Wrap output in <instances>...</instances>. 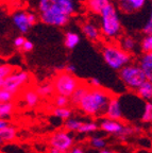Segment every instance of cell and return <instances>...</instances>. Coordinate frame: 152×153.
I'll list each match as a JSON object with an SVG mask.
<instances>
[{
  "label": "cell",
  "instance_id": "obj_1",
  "mask_svg": "<svg viewBox=\"0 0 152 153\" xmlns=\"http://www.w3.org/2000/svg\"><path fill=\"white\" fill-rule=\"evenodd\" d=\"M77 0H38V18L43 24L62 28L77 13Z\"/></svg>",
  "mask_w": 152,
  "mask_h": 153
},
{
  "label": "cell",
  "instance_id": "obj_2",
  "mask_svg": "<svg viewBox=\"0 0 152 153\" xmlns=\"http://www.w3.org/2000/svg\"><path fill=\"white\" fill-rule=\"evenodd\" d=\"M113 94L100 87H88L77 108L87 116L99 117L104 115L105 108Z\"/></svg>",
  "mask_w": 152,
  "mask_h": 153
},
{
  "label": "cell",
  "instance_id": "obj_3",
  "mask_svg": "<svg viewBox=\"0 0 152 153\" xmlns=\"http://www.w3.org/2000/svg\"><path fill=\"white\" fill-rule=\"evenodd\" d=\"M99 29L101 36L107 42H117L122 35L124 29L121 24L119 11L113 2L109 3L99 14Z\"/></svg>",
  "mask_w": 152,
  "mask_h": 153
},
{
  "label": "cell",
  "instance_id": "obj_4",
  "mask_svg": "<svg viewBox=\"0 0 152 153\" xmlns=\"http://www.w3.org/2000/svg\"><path fill=\"white\" fill-rule=\"evenodd\" d=\"M101 55L105 64L113 70L121 69L132 62V54L124 51L116 42H107L101 46Z\"/></svg>",
  "mask_w": 152,
  "mask_h": 153
},
{
  "label": "cell",
  "instance_id": "obj_5",
  "mask_svg": "<svg viewBox=\"0 0 152 153\" xmlns=\"http://www.w3.org/2000/svg\"><path fill=\"white\" fill-rule=\"evenodd\" d=\"M119 71V79L126 85L128 89L135 91L144 82L147 80L145 74L140 67L135 63H129L124 66Z\"/></svg>",
  "mask_w": 152,
  "mask_h": 153
},
{
  "label": "cell",
  "instance_id": "obj_6",
  "mask_svg": "<svg viewBox=\"0 0 152 153\" xmlns=\"http://www.w3.org/2000/svg\"><path fill=\"white\" fill-rule=\"evenodd\" d=\"M82 83L74 74H69L66 71H61L54 76L52 81L54 94L70 97L75 89Z\"/></svg>",
  "mask_w": 152,
  "mask_h": 153
},
{
  "label": "cell",
  "instance_id": "obj_7",
  "mask_svg": "<svg viewBox=\"0 0 152 153\" xmlns=\"http://www.w3.org/2000/svg\"><path fill=\"white\" fill-rule=\"evenodd\" d=\"M30 81H31V74L29 72L15 69L3 80L2 87L15 95H18L19 91H22L30 83Z\"/></svg>",
  "mask_w": 152,
  "mask_h": 153
},
{
  "label": "cell",
  "instance_id": "obj_8",
  "mask_svg": "<svg viewBox=\"0 0 152 153\" xmlns=\"http://www.w3.org/2000/svg\"><path fill=\"white\" fill-rule=\"evenodd\" d=\"M38 17L35 13L27 12L24 10H18L12 15V20L15 28L22 34H26L30 31V29L36 24Z\"/></svg>",
  "mask_w": 152,
  "mask_h": 153
},
{
  "label": "cell",
  "instance_id": "obj_9",
  "mask_svg": "<svg viewBox=\"0 0 152 153\" xmlns=\"http://www.w3.org/2000/svg\"><path fill=\"white\" fill-rule=\"evenodd\" d=\"M49 145L51 148L61 150L62 152L67 153L75 145V138L70 132L67 131H55L49 136Z\"/></svg>",
  "mask_w": 152,
  "mask_h": 153
},
{
  "label": "cell",
  "instance_id": "obj_10",
  "mask_svg": "<svg viewBox=\"0 0 152 153\" xmlns=\"http://www.w3.org/2000/svg\"><path fill=\"white\" fill-rule=\"evenodd\" d=\"M148 0H115L114 4L119 12L124 14H133L143 10Z\"/></svg>",
  "mask_w": 152,
  "mask_h": 153
},
{
  "label": "cell",
  "instance_id": "obj_11",
  "mask_svg": "<svg viewBox=\"0 0 152 153\" xmlns=\"http://www.w3.org/2000/svg\"><path fill=\"white\" fill-rule=\"evenodd\" d=\"M104 117L109 118V119L116 120V121L122 120L124 115H122L120 100H119L118 97L112 95V97L110 98L109 103H107V108H105V112H104Z\"/></svg>",
  "mask_w": 152,
  "mask_h": 153
},
{
  "label": "cell",
  "instance_id": "obj_12",
  "mask_svg": "<svg viewBox=\"0 0 152 153\" xmlns=\"http://www.w3.org/2000/svg\"><path fill=\"white\" fill-rule=\"evenodd\" d=\"M81 32L90 42L96 43L101 38V32H100L99 26L92 20H86V22L81 24Z\"/></svg>",
  "mask_w": 152,
  "mask_h": 153
},
{
  "label": "cell",
  "instance_id": "obj_13",
  "mask_svg": "<svg viewBox=\"0 0 152 153\" xmlns=\"http://www.w3.org/2000/svg\"><path fill=\"white\" fill-rule=\"evenodd\" d=\"M99 129L101 131L105 132L107 134H111V135H115V136H118L120 132L124 129V124L119 121L113 119H109V118H104L100 121Z\"/></svg>",
  "mask_w": 152,
  "mask_h": 153
},
{
  "label": "cell",
  "instance_id": "obj_14",
  "mask_svg": "<svg viewBox=\"0 0 152 153\" xmlns=\"http://www.w3.org/2000/svg\"><path fill=\"white\" fill-rule=\"evenodd\" d=\"M22 101L26 104V106L30 108H36L40 102V97L38 96L37 91H35V88H28V87H25L22 89Z\"/></svg>",
  "mask_w": 152,
  "mask_h": 153
},
{
  "label": "cell",
  "instance_id": "obj_15",
  "mask_svg": "<svg viewBox=\"0 0 152 153\" xmlns=\"http://www.w3.org/2000/svg\"><path fill=\"white\" fill-rule=\"evenodd\" d=\"M137 65L144 71L147 80L152 81V52L143 53L138 57Z\"/></svg>",
  "mask_w": 152,
  "mask_h": 153
},
{
  "label": "cell",
  "instance_id": "obj_16",
  "mask_svg": "<svg viewBox=\"0 0 152 153\" xmlns=\"http://www.w3.org/2000/svg\"><path fill=\"white\" fill-rule=\"evenodd\" d=\"M117 41H118V45L127 52L134 54L137 51L138 42L134 36L129 35V34L128 35H121Z\"/></svg>",
  "mask_w": 152,
  "mask_h": 153
},
{
  "label": "cell",
  "instance_id": "obj_17",
  "mask_svg": "<svg viewBox=\"0 0 152 153\" xmlns=\"http://www.w3.org/2000/svg\"><path fill=\"white\" fill-rule=\"evenodd\" d=\"M111 2L112 0H85V5L89 13L99 15L100 12Z\"/></svg>",
  "mask_w": 152,
  "mask_h": 153
},
{
  "label": "cell",
  "instance_id": "obj_18",
  "mask_svg": "<svg viewBox=\"0 0 152 153\" xmlns=\"http://www.w3.org/2000/svg\"><path fill=\"white\" fill-rule=\"evenodd\" d=\"M88 87H89V85H88L87 83L82 82V83H81L80 85L75 89V91L72 94V96L69 97V103H70L72 106L77 108L78 104H79V102H80V100L84 96V94H85L86 91L88 89Z\"/></svg>",
  "mask_w": 152,
  "mask_h": 153
},
{
  "label": "cell",
  "instance_id": "obj_19",
  "mask_svg": "<svg viewBox=\"0 0 152 153\" xmlns=\"http://www.w3.org/2000/svg\"><path fill=\"white\" fill-rule=\"evenodd\" d=\"M17 137V130L13 126H7L0 130V143H12Z\"/></svg>",
  "mask_w": 152,
  "mask_h": 153
},
{
  "label": "cell",
  "instance_id": "obj_20",
  "mask_svg": "<svg viewBox=\"0 0 152 153\" xmlns=\"http://www.w3.org/2000/svg\"><path fill=\"white\" fill-rule=\"evenodd\" d=\"M81 42V36L79 33L75 31H67L64 35V45L67 49L72 50L75 49L77 46L80 44Z\"/></svg>",
  "mask_w": 152,
  "mask_h": 153
},
{
  "label": "cell",
  "instance_id": "obj_21",
  "mask_svg": "<svg viewBox=\"0 0 152 153\" xmlns=\"http://www.w3.org/2000/svg\"><path fill=\"white\" fill-rule=\"evenodd\" d=\"M136 94L139 98L144 99L146 101H151L152 99V82L149 80H146L142 85L136 89Z\"/></svg>",
  "mask_w": 152,
  "mask_h": 153
},
{
  "label": "cell",
  "instance_id": "obj_22",
  "mask_svg": "<svg viewBox=\"0 0 152 153\" xmlns=\"http://www.w3.org/2000/svg\"><path fill=\"white\" fill-rule=\"evenodd\" d=\"M16 103L14 101L11 102H0V118L7 119L15 113Z\"/></svg>",
  "mask_w": 152,
  "mask_h": 153
},
{
  "label": "cell",
  "instance_id": "obj_23",
  "mask_svg": "<svg viewBox=\"0 0 152 153\" xmlns=\"http://www.w3.org/2000/svg\"><path fill=\"white\" fill-rule=\"evenodd\" d=\"M35 91H37L38 96L40 98H47V97H51V96L54 94V89H53L52 83L50 82H45V83H42L35 87Z\"/></svg>",
  "mask_w": 152,
  "mask_h": 153
},
{
  "label": "cell",
  "instance_id": "obj_24",
  "mask_svg": "<svg viewBox=\"0 0 152 153\" xmlns=\"http://www.w3.org/2000/svg\"><path fill=\"white\" fill-rule=\"evenodd\" d=\"M53 116L60 118L62 120H66L72 116V110L68 106H64V108H55L52 111Z\"/></svg>",
  "mask_w": 152,
  "mask_h": 153
},
{
  "label": "cell",
  "instance_id": "obj_25",
  "mask_svg": "<svg viewBox=\"0 0 152 153\" xmlns=\"http://www.w3.org/2000/svg\"><path fill=\"white\" fill-rule=\"evenodd\" d=\"M82 123H83V121L70 117V118H68V119H66V121H65L64 130L67 132H77Z\"/></svg>",
  "mask_w": 152,
  "mask_h": 153
},
{
  "label": "cell",
  "instance_id": "obj_26",
  "mask_svg": "<svg viewBox=\"0 0 152 153\" xmlns=\"http://www.w3.org/2000/svg\"><path fill=\"white\" fill-rule=\"evenodd\" d=\"M138 46L143 53L152 52V34H147L144 36Z\"/></svg>",
  "mask_w": 152,
  "mask_h": 153
},
{
  "label": "cell",
  "instance_id": "obj_27",
  "mask_svg": "<svg viewBox=\"0 0 152 153\" xmlns=\"http://www.w3.org/2000/svg\"><path fill=\"white\" fill-rule=\"evenodd\" d=\"M99 129V126H98L97 122H83L81 124V127L78 129V133H82V134H88V133H93L96 132Z\"/></svg>",
  "mask_w": 152,
  "mask_h": 153
},
{
  "label": "cell",
  "instance_id": "obj_28",
  "mask_svg": "<svg viewBox=\"0 0 152 153\" xmlns=\"http://www.w3.org/2000/svg\"><path fill=\"white\" fill-rule=\"evenodd\" d=\"M152 121V103L151 101H146L144 113L142 115V122L144 123H151Z\"/></svg>",
  "mask_w": 152,
  "mask_h": 153
},
{
  "label": "cell",
  "instance_id": "obj_29",
  "mask_svg": "<svg viewBox=\"0 0 152 153\" xmlns=\"http://www.w3.org/2000/svg\"><path fill=\"white\" fill-rule=\"evenodd\" d=\"M16 96L17 95L11 93L7 89L0 87V102H11V101H14L16 99Z\"/></svg>",
  "mask_w": 152,
  "mask_h": 153
},
{
  "label": "cell",
  "instance_id": "obj_30",
  "mask_svg": "<svg viewBox=\"0 0 152 153\" xmlns=\"http://www.w3.org/2000/svg\"><path fill=\"white\" fill-rule=\"evenodd\" d=\"M16 69L15 67L9 64H0V80H4L7 76L12 74L14 70Z\"/></svg>",
  "mask_w": 152,
  "mask_h": 153
},
{
  "label": "cell",
  "instance_id": "obj_31",
  "mask_svg": "<svg viewBox=\"0 0 152 153\" xmlns=\"http://www.w3.org/2000/svg\"><path fill=\"white\" fill-rule=\"evenodd\" d=\"M53 102H54L55 108H64V106H68L69 105V98L66 97V96L57 95V94H55Z\"/></svg>",
  "mask_w": 152,
  "mask_h": 153
},
{
  "label": "cell",
  "instance_id": "obj_32",
  "mask_svg": "<svg viewBox=\"0 0 152 153\" xmlns=\"http://www.w3.org/2000/svg\"><path fill=\"white\" fill-rule=\"evenodd\" d=\"M90 145H92V147H94V148L101 150V149H104L105 147H107V141H105V139L102 138V137L95 136L90 138Z\"/></svg>",
  "mask_w": 152,
  "mask_h": 153
},
{
  "label": "cell",
  "instance_id": "obj_33",
  "mask_svg": "<svg viewBox=\"0 0 152 153\" xmlns=\"http://www.w3.org/2000/svg\"><path fill=\"white\" fill-rule=\"evenodd\" d=\"M142 31L145 35L147 34H152V16L150 15L149 18L147 19V22L144 24L143 29H142Z\"/></svg>",
  "mask_w": 152,
  "mask_h": 153
},
{
  "label": "cell",
  "instance_id": "obj_34",
  "mask_svg": "<svg viewBox=\"0 0 152 153\" xmlns=\"http://www.w3.org/2000/svg\"><path fill=\"white\" fill-rule=\"evenodd\" d=\"M33 48H34V44L32 43L30 39H27L26 38V41L24 42V44H22L20 49H22L24 52H30V51L33 50Z\"/></svg>",
  "mask_w": 152,
  "mask_h": 153
},
{
  "label": "cell",
  "instance_id": "obj_35",
  "mask_svg": "<svg viewBox=\"0 0 152 153\" xmlns=\"http://www.w3.org/2000/svg\"><path fill=\"white\" fill-rule=\"evenodd\" d=\"M25 41H26V38H25L24 36H17L14 41H13V46H14L15 48H17V49H20Z\"/></svg>",
  "mask_w": 152,
  "mask_h": 153
},
{
  "label": "cell",
  "instance_id": "obj_36",
  "mask_svg": "<svg viewBox=\"0 0 152 153\" xmlns=\"http://www.w3.org/2000/svg\"><path fill=\"white\" fill-rule=\"evenodd\" d=\"M90 87H100L101 86V82H100L99 79L97 78H92V79L88 80V82H86Z\"/></svg>",
  "mask_w": 152,
  "mask_h": 153
},
{
  "label": "cell",
  "instance_id": "obj_37",
  "mask_svg": "<svg viewBox=\"0 0 152 153\" xmlns=\"http://www.w3.org/2000/svg\"><path fill=\"white\" fill-rule=\"evenodd\" d=\"M76 70H77V68H76V66H75L74 64H68L64 68V71L69 72V74H75V72H76Z\"/></svg>",
  "mask_w": 152,
  "mask_h": 153
},
{
  "label": "cell",
  "instance_id": "obj_38",
  "mask_svg": "<svg viewBox=\"0 0 152 153\" xmlns=\"http://www.w3.org/2000/svg\"><path fill=\"white\" fill-rule=\"evenodd\" d=\"M67 153H85V152H84V150L81 147H75V148L72 147Z\"/></svg>",
  "mask_w": 152,
  "mask_h": 153
},
{
  "label": "cell",
  "instance_id": "obj_39",
  "mask_svg": "<svg viewBox=\"0 0 152 153\" xmlns=\"http://www.w3.org/2000/svg\"><path fill=\"white\" fill-rule=\"evenodd\" d=\"M10 126V121L7 119H2V118H0V130L3 129V128L7 127Z\"/></svg>",
  "mask_w": 152,
  "mask_h": 153
},
{
  "label": "cell",
  "instance_id": "obj_40",
  "mask_svg": "<svg viewBox=\"0 0 152 153\" xmlns=\"http://www.w3.org/2000/svg\"><path fill=\"white\" fill-rule=\"evenodd\" d=\"M99 153H117L115 152V151H112V150H107V149H101V150L99 151Z\"/></svg>",
  "mask_w": 152,
  "mask_h": 153
},
{
  "label": "cell",
  "instance_id": "obj_41",
  "mask_svg": "<svg viewBox=\"0 0 152 153\" xmlns=\"http://www.w3.org/2000/svg\"><path fill=\"white\" fill-rule=\"evenodd\" d=\"M50 153H64V152H62V151L59 150V149L51 148V149H50Z\"/></svg>",
  "mask_w": 152,
  "mask_h": 153
},
{
  "label": "cell",
  "instance_id": "obj_42",
  "mask_svg": "<svg viewBox=\"0 0 152 153\" xmlns=\"http://www.w3.org/2000/svg\"><path fill=\"white\" fill-rule=\"evenodd\" d=\"M2 80H0V87H2Z\"/></svg>",
  "mask_w": 152,
  "mask_h": 153
},
{
  "label": "cell",
  "instance_id": "obj_43",
  "mask_svg": "<svg viewBox=\"0 0 152 153\" xmlns=\"http://www.w3.org/2000/svg\"><path fill=\"white\" fill-rule=\"evenodd\" d=\"M5 1H7V2H13V1H15V0H5Z\"/></svg>",
  "mask_w": 152,
  "mask_h": 153
},
{
  "label": "cell",
  "instance_id": "obj_44",
  "mask_svg": "<svg viewBox=\"0 0 152 153\" xmlns=\"http://www.w3.org/2000/svg\"><path fill=\"white\" fill-rule=\"evenodd\" d=\"M33 153H37V152H33Z\"/></svg>",
  "mask_w": 152,
  "mask_h": 153
}]
</instances>
